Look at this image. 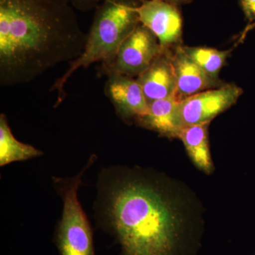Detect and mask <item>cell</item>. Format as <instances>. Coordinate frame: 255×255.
<instances>
[{
	"label": "cell",
	"instance_id": "cell-2",
	"mask_svg": "<svg viewBox=\"0 0 255 255\" xmlns=\"http://www.w3.org/2000/svg\"><path fill=\"white\" fill-rule=\"evenodd\" d=\"M86 41L68 0H0V85L29 83L71 63Z\"/></svg>",
	"mask_w": 255,
	"mask_h": 255
},
{
	"label": "cell",
	"instance_id": "cell-12",
	"mask_svg": "<svg viewBox=\"0 0 255 255\" xmlns=\"http://www.w3.org/2000/svg\"><path fill=\"white\" fill-rule=\"evenodd\" d=\"M209 124H203L185 127L179 135L193 162L206 173H210L213 170L209 148Z\"/></svg>",
	"mask_w": 255,
	"mask_h": 255
},
{
	"label": "cell",
	"instance_id": "cell-1",
	"mask_svg": "<svg viewBox=\"0 0 255 255\" xmlns=\"http://www.w3.org/2000/svg\"><path fill=\"white\" fill-rule=\"evenodd\" d=\"M151 171L112 167L99 177L98 224L114 238L119 255H197L203 224L191 201Z\"/></svg>",
	"mask_w": 255,
	"mask_h": 255
},
{
	"label": "cell",
	"instance_id": "cell-9",
	"mask_svg": "<svg viewBox=\"0 0 255 255\" xmlns=\"http://www.w3.org/2000/svg\"><path fill=\"white\" fill-rule=\"evenodd\" d=\"M137 81L148 104L176 97L177 81L170 49L164 48L150 66L137 77Z\"/></svg>",
	"mask_w": 255,
	"mask_h": 255
},
{
	"label": "cell",
	"instance_id": "cell-11",
	"mask_svg": "<svg viewBox=\"0 0 255 255\" xmlns=\"http://www.w3.org/2000/svg\"><path fill=\"white\" fill-rule=\"evenodd\" d=\"M180 102L176 97L153 101L148 104L147 112L137 119V123L162 136L179 137L184 128Z\"/></svg>",
	"mask_w": 255,
	"mask_h": 255
},
{
	"label": "cell",
	"instance_id": "cell-16",
	"mask_svg": "<svg viewBox=\"0 0 255 255\" xmlns=\"http://www.w3.org/2000/svg\"><path fill=\"white\" fill-rule=\"evenodd\" d=\"M240 5L246 19L255 23V0H240Z\"/></svg>",
	"mask_w": 255,
	"mask_h": 255
},
{
	"label": "cell",
	"instance_id": "cell-15",
	"mask_svg": "<svg viewBox=\"0 0 255 255\" xmlns=\"http://www.w3.org/2000/svg\"><path fill=\"white\" fill-rule=\"evenodd\" d=\"M74 8L80 11H89L96 9L104 0H68Z\"/></svg>",
	"mask_w": 255,
	"mask_h": 255
},
{
	"label": "cell",
	"instance_id": "cell-6",
	"mask_svg": "<svg viewBox=\"0 0 255 255\" xmlns=\"http://www.w3.org/2000/svg\"><path fill=\"white\" fill-rule=\"evenodd\" d=\"M243 92V89L235 84H225L181 101V116L184 127L210 124L215 117L234 105Z\"/></svg>",
	"mask_w": 255,
	"mask_h": 255
},
{
	"label": "cell",
	"instance_id": "cell-7",
	"mask_svg": "<svg viewBox=\"0 0 255 255\" xmlns=\"http://www.w3.org/2000/svg\"><path fill=\"white\" fill-rule=\"evenodd\" d=\"M136 10L140 23L150 29L163 48L179 46L182 18L177 5L162 0H142Z\"/></svg>",
	"mask_w": 255,
	"mask_h": 255
},
{
	"label": "cell",
	"instance_id": "cell-5",
	"mask_svg": "<svg viewBox=\"0 0 255 255\" xmlns=\"http://www.w3.org/2000/svg\"><path fill=\"white\" fill-rule=\"evenodd\" d=\"M157 37L142 23L124 40L113 63L100 69V75L118 73L138 77L163 50Z\"/></svg>",
	"mask_w": 255,
	"mask_h": 255
},
{
	"label": "cell",
	"instance_id": "cell-10",
	"mask_svg": "<svg viewBox=\"0 0 255 255\" xmlns=\"http://www.w3.org/2000/svg\"><path fill=\"white\" fill-rule=\"evenodd\" d=\"M172 62L177 81L176 97L179 100L225 85L220 79L211 78L199 68L186 54L180 45L176 47L172 53Z\"/></svg>",
	"mask_w": 255,
	"mask_h": 255
},
{
	"label": "cell",
	"instance_id": "cell-17",
	"mask_svg": "<svg viewBox=\"0 0 255 255\" xmlns=\"http://www.w3.org/2000/svg\"><path fill=\"white\" fill-rule=\"evenodd\" d=\"M162 1H166V2L171 3L175 5H180L184 4H189L192 1V0H162Z\"/></svg>",
	"mask_w": 255,
	"mask_h": 255
},
{
	"label": "cell",
	"instance_id": "cell-14",
	"mask_svg": "<svg viewBox=\"0 0 255 255\" xmlns=\"http://www.w3.org/2000/svg\"><path fill=\"white\" fill-rule=\"evenodd\" d=\"M186 54L211 78L219 79V73L226 64L231 50H219L204 47L182 46Z\"/></svg>",
	"mask_w": 255,
	"mask_h": 255
},
{
	"label": "cell",
	"instance_id": "cell-4",
	"mask_svg": "<svg viewBox=\"0 0 255 255\" xmlns=\"http://www.w3.org/2000/svg\"><path fill=\"white\" fill-rule=\"evenodd\" d=\"M92 155L86 165L73 177H53V185L63 203V214L54 233L60 255H95L93 233L78 199V190L85 171L95 163Z\"/></svg>",
	"mask_w": 255,
	"mask_h": 255
},
{
	"label": "cell",
	"instance_id": "cell-3",
	"mask_svg": "<svg viewBox=\"0 0 255 255\" xmlns=\"http://www.w3.org/2000/svg\"><path fill=\"white\" fill-rule=\"evenodd\" d=\"M137 6L132 0H104L96 8L83 53L69 64L68 70L50 88V92H57L55 107L65 100V85L75 72L97 62L102 63L100 69L112 65L121 45L140 23Z\"/></svg>",
	"mask_w": 255,
	"mask_h": 255
},
{
	"label": "cell",
	"instance_id": "cell-13",
	"mask_svg": "<svg viewBox=\"0 0 255 255\" xmlns=\"http://www.w3.org/2000/svg\"><path fill=\"white\" fill-rule=\"evenodd\" d=\"M43 152L14 136L4 114H0V166L39 157Z\"/></svg>",
	"mask_w": 255,
	"mask_h": 255
},
{
	"label": "cell",
	"instance_id": "cell-8",
	"mask_svg": "<svg viewBox=\"0 0 255 255\" xmlns=\"http://www.w3.org/2000/svg\"><path fill=\"white\" fill-rule=\"evenodd\" d=\"M107 76L105 92L119 117L124 120L137 121L145 115L148 103L137 80L118 73Z\"/></svg>",
	"mask_w": 255,
	"mask_h": 255
}]
</instances>
